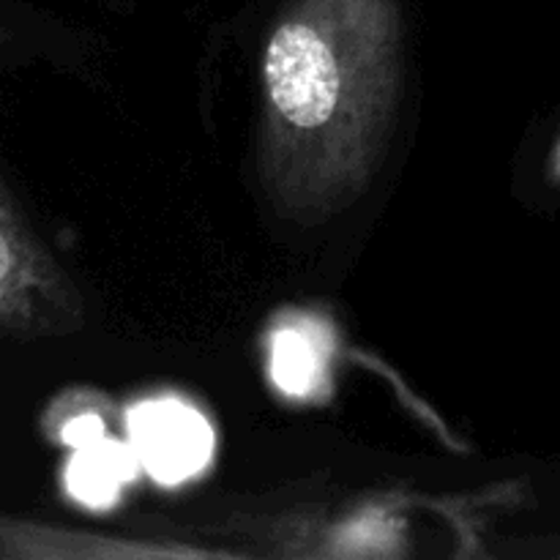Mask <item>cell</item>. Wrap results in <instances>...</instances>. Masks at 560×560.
<instances>
[{"mask_svg":"<svg viewBox=\"0 0 560 560\" xmlns=\"http://www.w3.org/2000/svg\"><path fill=\"white\" fill-rule=\"evenodd\" d=\"M394 0H293L262 63L266 170L284 208L334 211L370 175L397 85Z\"/></svg>","mask_w":560,"mask_h":560,"instance_id":"obj_1","label":"cell"},{"mask_svg":"<svg viewBox=\"0 0 560 560\" xmlns=\"http://www.w3.org/2000/svg\"><path fill=\"white\" fill-rule=\"evenodd\" d=\"M74 317L77 301L63 273L38 249L0 184V328L49 334Z\"/></svg>","mask_w":560,"mask_h":560,"instance_id":"obj_2","label":"cell"},{"mask_svg":"<svg viewBox=\"0 0 560 560\" xmlns=\"http://www.w3.org/2000/svg\"><path fill=\"white\" fill-rule=\"evenodd\" d=\"M131 448L159 485H178L208 465L213 452L211 424L180 399L140 402L126 413Z\"/></svg>","mask_w":560,"mask_h":560,"instance_id":"obj_3","label":"cell"},{"mask_svg":"<svg viewBox=\"0 0 560 560\" xmlns=\"http://www.w3.org/2000/svg\"><path fill=\"white\" fill-rule=\"evenodd\" d=\"M331 337L310 317H295L271 337V377L293 399L317 397L328 386Z\"/></svg>","mask_w":560,"mask_h":560,"instance_id":"obj_4","label":"cell"},{"mask_svg":"<svg viewBox=\"0 0 560 560\" xmlns=\"http://www.w3.org/2000/svg\"><path fill=\"white\" fill-rule=\"evenodd\" d=\"M142 463L131 446L104 438L96 446L71 454L63 470V487L77 503L88 509H109L124 485L137 479Z\"/></svg>","mask_w":560,"mask_h":560,"instance_id":"obj_5","label":"cell"},{"mask_svg":"<svg viewBox=\"0 0 560 560\" xmlns=\"http://www.w3.org/2000/svg\"><path fill=\"white\" fill-rule=\"evenodd\" d=\"M392 541V528L383 517H370L355 523L353 528L348 530V539L345 545L355 547V550H377V547L388 545Z\"/></svg>","mask_w":560,"mask_h":560,"instance_id":"obj_6","label":"cell"}]
</instances>
